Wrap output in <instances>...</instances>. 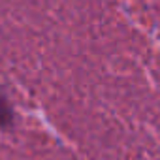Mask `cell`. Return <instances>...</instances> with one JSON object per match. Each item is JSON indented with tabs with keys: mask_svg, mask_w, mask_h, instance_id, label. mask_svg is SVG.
<instances>
[{
	"mask_svg": "<svg viewBox=\"0 0 160 160\" xmlns=\"http://www.w3.org/2000/svg\"><path fill=\"white\" fill-rule=\"evenodd\" d=\"M12 122H13V111L6 102V98L0 94V128H8L12 126Z\"/></svg>",
	"mask_w": 160,
	"mask_h": 160,
	"instance_id": "1",
	"label": "cell"
}]
</instances>
